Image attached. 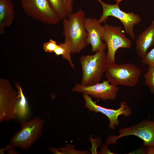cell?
<instances>
[{
	"mask_svg": "<svg viewBox=\"0 0 154 154\" xmlns=\"http://www.w3.org/2000/svg\"><path fill=\"white\" fill-rule=\"evenodd\" d=\"M101 24L96 18L86 17L84 20V26L88 35L87 42L91 45L93 52L107 48L106 44L101 39L104 27Z\"/></svg>",
	"mask_w": 154,
	"mask_h": 154,
	"instance_id": "7c38bea8",
	"label": "cell"
},
{
	"mask_svg": "<svg viewBox=\"0 0 154 154\" xmlns=\"http://www.w3.org/2000/svg\"><path fill=\"white\" fill-rule=\"evenodd\" d=\"M101 4L102 8V13L98 20L101 23H105L109 17L117 18L122 23L125 33L131 38L134 39L135 35L134 27L140 23L141 19L138 14L132 12H126L120 8L119 3H116L111 4L106 3L102 0H97Z\"/></svg>",
	"mask_w": 154,
	"mask_h": 154,
	"instance_id": "8992f818",
	"label": "cell"
},
{
	"mask_svg": "<svg viewBox=\"0 0 154 154\" xmlns=\"http://www.w3.org/2000/svg\"><path fill=\"white\" fill-rule=\"evenodd\" d=\"M154 45V20L150 25L139 35L136 41V50L138 55L142 58L148 50Z\"/></svg>",
	"mask_w": 154,
	"mask_h": 154,
	"instance_id": "4fadbf2b",
	"label": "cell"
},
{
	"mask_svg": "<svg viewBox=\"0 0 154 154\" xmlns=\"http://www.w3.org/2000/svg\"><path fill=\"white\" fill-rule=\"evenodd\" d=\"M20 96L7 80L0 81V122L16 119Z\"/></svg>",
	"mask_w": 154,
	"mask_h": 154,
	"instance_id": "9c48e42d",
	"label": "cell"
},
{
	"mask_svg": "<svg viewBox=\"0 0 154 154\" xmlns=\"http://www.w3.org/2000/svg\"><path fill=\"white\" fill-rule=\"evenodd\" d=\"M58 44L56 41L50 39L49 41L44 43L43 47L45 52L53 53L54 52Z\"/></svg>",
	"mask_w": 154,
	"mask_h": 154,
	"instance_id": "ffe728a7",
	"label": "cell"
},
{
	"mask_svg": "<svg viewBox=\"0 0 154 154\" xmlns=\"http://www.w3.org/2000/svg\"><path fill=\"white\" fill-rule=\"evenodd\" d=\"M72 50L70 46L66 43H60L58 44L54 52L56 55H61L62 57L68 60L70 66L73 69L75 66L71 59V54Z\"/></svg>",
	"mask_w": 154,
	"mask_h": 154,
	"instance_id": "e0dca14e",
	"label": "cell"
},
{
	"mask_svg": "<svg viewBox=\"0 0 154 154\" xmlns=\"http://www.w3.org/2000/svg\"><path fill=\"white\" fill-rule=\"evenodd\" d=\"M117 3H119L120 2H121L123 0H116Z\"/></svg>",
	"mask_w": 154,
	"mask_h": 154,
	"instance_id": "7402d4cb",
	"label": "cell"
},
{
	"mask_svg": "<svg viewBox=\"0 0 154 154\" xmlns=\"http://www.w3.org/2000/svg\"><path fill=\"white\" fill-rule=\"evenodd\" d=\"M141 58L143 64L154 67V47Z\"/></svg>",
	"mask_w": 154,
	"mask_h": 154,
	"instance_id": "d6986e66",
	"label": "cell"
},
{
	"mask_svg": "<svg viewBox=\"0 0 154 154\" xmlns=\"http://www.w3.org/2000/svg\"><path fill=\"white\" fill-rule=\"evenodd\" d=\"M60 20L68 17L73 13L74 0H48Z\"/></svg>",
	"mask_w": 154,
	"mask_h": 154,
	"instance_id": "9a60e30c",
	"label": "cell"
},
{
	"mask_svg": "<svg viewBox=\"0 0 154 154\" xmlns=\"http://www.w3.org/2000/svg\"><path fill=\"white\" fill-rule=\"evenodd\" d=\"M80 62L82 72L81 84L90 86L100 82L108 64L105 50H100L93 55H82Z\"/></svg>",
	"mask_w": 154,
	"mask_h": 154,
	"instance_id": "7a4b0ae2",
	"label": "cell"
},
{
	"mask_svg": "<svg viewBox=\"0 0 154 154\" xmlns=\"http://www.w3.org/2000/svg\"><path fill=\"white\" fill-rule=\"evenodd\" d=\"M105 73L107 80L110 83L132 87L138 83L141 71L139 68L132 64H119L114 63L107 64Z\"/></svg>",
	"mask_w": 154,
	"mask_h": 154,
	"instance_id": "277c9868",
	"label": "cell"
},
{
	"mask_svg": "<svg viewBox=\"0 0 154 154\" xmlns=\"http://www.w3.org/2000/svg\"><path fill=\"white\" fill-rule=\"evenodd\" d=\"M85 101V107L90 111L99 112L104 114L109 120V127L112 130L119 123L118 117L121 115L128 116L132 114L131 109L125 101L121 102L119 108L117 109L106 108L99 106L93 101L91 98L86 94H83Z\"/></svg>",
	"mask_w": 154,
	"mask_h": 154,
	"instance_id": "8fae6325",
	"label": "cell"
},
{
	"mask_svg": "<svg viewBox=\"0 0 154 154\" xmlns=\"http://www.w3.org/2000/svg\"><path fill=\"white\" fill-rule=\"evenodd\" d=\"M15 86L20 96L17 105V116L22 118L25 117L28 114L27 102L21 86L17 83L16 84Z\"/></svg>",
	"mask_w": 154,
	"mask_h": 154,
	"instance_id": "2e32d148",
	"label": "cell"
},
{
	"mask_svg": "<svg viewBox=\"0 0 154 154\" xmlns=\"http://www.w3.org/2000/svg\"><path fill=\"white\" fill-rule=\"evenodd\" d=\"M85 18V12L80 9L62 20L64 42L71 47L72 54L80 53L89 45L84 25Z\"/></svg>",
	"mask_w": 154,
	"mask_h": 154,
	"instance_id": "6da1fadb",
	"label": "cell"
},
{
	"mask_svg": "<svg viewBox=\"0 0 154 154\" xmlns=\"http://www.w3.org/2000/svg\"><path fill=\"white\" fill-rule=\"evenodd\" d=\"M119 90L117 86L110 83L107 80L90 86L77 84L72 89V92L92 96L103 100H115Z\"/></svg>",
	"mask_w": 154,
	"mask_h": 154,
	"instance_id": "30bf717a",
	"label": "cell"
},
{
	"mask_svg": "<svg viewBox=\"0 0 154 154\" xmlns=\"http://www.w3.org/2000/svg\"><path fill=\"white\" fill-rule=\"evenodd\" d=\"M23 11L30 17L45 24L56 25L61 21L48 0H20Z\"/></svg>",
	"mask_w": 154,
	"mask_h": 154,
	"instance_id": "52a82bcc",
	"label": "cell"
},
{
	"mask_svg": "<svg viewBox=\"0 0 154 154\" xmlns=\"http://www.w3.org/2000/svg\"><path fill=\"white\" fill-rule=\"evenodd\" d=\"M44 123L40 117L28 121L22 120L20 129L13 135L8 144L12 148L28 149L41 137Z\"/></svg>",
	"mask_w": 154,
	"mask_h": 154,
	"instance_id": "3957f363",
	"label": "cell"
},
{
	"mask_svg": "<svg viewBox=\"0 0 154 154\" xmlns=\"http://www.w3.org/2000/svg\"><path fill=\"white\" fill-rule=\"evenodd\" d=\"M101 36L102 40L106 44V54L107 64L115 63V54L120 48H129L131 46V41L126 37L121 26H114L106 24Z\"/></svg>",
	"mask_w": 154,
	"mask_h": 154,
	"instance_id": "5b68a950",
	"label": "cell"
},
{
	"mask_svg": "<svg viewBox=\"0 0 154 154\" xmlns=\"http://www.w3.org/2000/svg\"><path fill=\"white\" fill-rule=\"evenodd\" d=\"M145 153L148 154H154V146L147 147Z\"/></svg>",
	"mask_w": 154,
	"mask_h": 154,
	"instance_id": "44dd1931",
	"label": "cell"
},
{
	"mask_svg": "<svg viewBox=\"0 0 154 154\" xmlns=\"http://www.w3.org/2000/svg\"><path fill=\"white\" fill-rule=\"evenodd\" d=\"M145 84L150 92L154 94V67L149 66L147 72L144 75Z\"/></svg>",
	"mask_w": 154,
	"mask_h": 154,
	"instance_id": "ac0fdd59",
	"label": "cell"
},
{
	"mask_svg": "<svg viewBox=\"0 0 154 154\" xmlns=\"http://www.w3.org/2000/svg\"><path fill=\"white\" fill-rule=\"evenodd\" d=\"M119 135L108 136L106 144H115L119 139L130 135L135 136L143 141L147 147L154 146V121L146 119L129 127L120 129Z\"/></svg>",
	"mask_w": 154,
	"mask_h": 154,
	"instance_id": "ba28073f",
	"label": "cell"
},
{
	"mask_svg": "<svg viewBox=\"0 0 154 154\" xmlns=\"http://www.w3.org/2000/svg\"><path fill=\"white\" fill-rule=\"evenodd\" d=\"M14 5L11 0H0V34H3L5 28L9 26L14 18Z\"/></svg>",
	"mask_w": 154,
	"mask_h": 154,
	"instance_id": "5bb4252c",
	"label": "cell"
}]
</instances>
